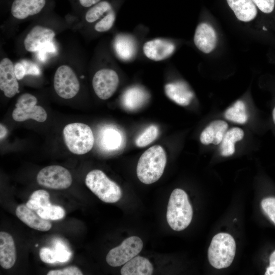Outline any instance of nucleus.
Returning <instances> with one entry per match:
<instances>
[{"label": "nucleus", "instance_id": "ea45409f", "mask_svg": "<svg viewBox=\"0 0 275 275\" xmlns=\"http://www.w3.org/2000/svg\"><path fill=\"white\" fill-rule=\"evenodd\" d=\"M265 275H275V250L269 257V265L266 268Z\"/></svg>", "mask_w": 275, "mask_h": 275}, {"label": "nucleus", "instance_id": "4468645a", "mask_svg": "<svg viewBox=\"0 0 275 275\" xmlns=\"http://www.w3.org/2000/svg\"><path fill=\"white\" fill-rule=\"evenodd\" d=\"M56 33L47 27L37 25L34 26L27 34L23 45L29 52L38 51L47 43L52 42Z\"/></svg>", "mask_w": 275, "mask_h": 275}, {"label": "nucleus", "instance_id": "7c9ffc66", "mask_svg": "<svg viewBox=\"0 0 275 275\" xmlns=\"http://www.w3.org/2000/svg\"><path fill=\"white\" fill-rule=\"evenodd\" d=\"M116 18V13L114 9L107 13L95 24L94 29L98 33L109 31L113 26Z\"/></svg>", "mask_w": 275, "mask_h": 275}, {"label": "nucleus", "instance_id": "bb28decb", "mask_svg": "<svg viewBox=\"0 0 275 275\" xmlns=\"http://www.w3.org/2000/svg\"><path fill=\"white\" fill-rule=\"evenodd\" d=\"M226 119L239 124H244L248 119L244 103L238 100L229 107L224 114Z\"/></svg>", "mask_w": 275, "mask_h": 275}, {"label": "nucleus", "instance_id": "6ab92c4d", "mask_svg": "<svg viewBox=\"0 0 275 275\" xmlns=\"http://www.w3.org/2000/svg\"><path fill=\"white\" fill-rule=\"evenodd\" d=\"M16 259V249L12 236L6 232H0V265L9 269L14 265Z\"/></svg>", "mask_w": 275, "mask_h": 275}, {"label": "nucleus", "instance_id": "9d476101", "mask_svg": "<svg viewBox=\"0 0 275 275\" xmlns=\"http://www.w3.org/2000/svg\"><path fill=\"white\" fill-rule=\"evenodd\" d=\"M119 84V77L113 69L103 68L94 74L92 86L96 95L102 100L111 97L116 91Z\"/></svg>", "mask_w": 275, "mask_h": 275}, {"label": "nucleus", "instance_id": "f704fd0d", "mask_svg": "<svg viewBox=\"0 0 275 275\" xmlns=\"http://www.w3.org/2000/svg\"><path fill=\"white\" fill-rule=\"evenodd\" d=\"M47 275H82V271L79 268L74 266H68L63 269L51 270Z\"/></svg>", "mask_w": 275, "mask_h": 275}, {"label": "nucleus", "instance_id": "f8f14e48", "mask_svg": "<svg viewBox=\"0 0 275 275\" xmlns=\"http://www.w3.org/2000/svg\"><path fill=\"white\" fill-rule=\"evenodd\" d=\"M123 133L117 127L108 125L100 130L97 144L99 148L103 151L112 152L119 150L125 145Z\"/></svg>", "mask_w": 275, "mask_h": 275}, {"label": "nucleus", "instance_id": "c03bdc74", "mask_svg": "<svg viewBox=\"0 0 275 275\" xmlns=\"http://www.w3.org/2000/svg\"><path fill=\"white\" fill-rule=\"evenodd\" d=\"M263 30H266V29H265V27H263Z\"/></svg>", "mask_w": 275, "mask_h": 275}, {"label": "nucleus", "instance_id": "412c9836", "mask_svg": "<svg viewBox=\"0 0 275 275\" xmlns=\"http://www.w3.org/2000/svg\"><path fill=\"white\" fill-rule=\"evenodd\" d=\"M148 98L149 94L144 89L134 86L128 88L124 91L121 101L125 109L132 111L141 108Z\"/></svg>", "mask_w": 275, "mask_h": 275}, {"label": "nucleus", "instance_id": "f03ea898", "mask_svg": "<svg viewBox=\"0 0 275 275\" xmlns=\"http://www.w3.org/2000/svg\"><path fill=\"white\" fill-rule=\"evenodd\" d=\"M193 214V208L185 191L180 188L173 190L169 198L166 214L170 227L176 231L185 229L191 223Z\"/></svg>", "mask_w": 275, "mask_h": 275}, {"label": "nucleus", "instance_id": "20e7f679", "mask_svg": "<svg viewBox=\"0 0 275 275\" xmlns=\"http://www.w3.org/2000/svg\"><path fill=\"white\" fill-rule=\"evenodd\" d=\"M64 140L72 153L82 155L93 147L94 137L89 126L81 123H73L65 126L63 131Z\"/></svg>", "mask_w": 275, "mask_h": 275}, {"label": "nucleus", "instance_id": "6e6552de", "mask_svg": "<svg viewBox=\"0 0 275 275\" xmlns=\"http://www.w3.org/2000/svg\"><path fill=\"white\" fill-rule=\"evenodd\" d=\"M143 247V242L140 237L130 236L108 252L106 257V261L111 266H120L136 256Z\"/></svg>", "mask_w": 275, "mask_h": 275}, {"label": "nucleus", "instance_id": "a878e982", "mask_svg": "<svg viewBox=\"0 0 275 275\" xmlns=\"http://www.w3.org/2000/svg\"><path fill=\"white\" fill-rule=\"evenodd\" d=\"M113 9L114 8L110 2L101 1L88 10L85 15V19L88 23L98 21Z\"/></svg>", "mask_w": 275, "mask_h": 275}, {"label": "nucleus", "instance_id": "37998d69", "mask_svg": "<svg viewBox=\"0 0 275 275\" xmlns=\"http://www.w3.org/2000/svg\"><path fill=\"white\" fill-rule=\"evenodd\" d=\"M272 119L273 124L275 125V105L272 111Z\"/></svg>", "mask_w": 275, "mask_h": 275}, {"label": "nucleus", "instance_id": "a211bd4d", "mask_svg": "<svg viewBox=\"0 0 275 275\" xmlns=\"http://www.w3.org/2000/svg\"><path fill=\"white\" fill-rule=\"evenodd\" d=\"M45 0H14L11 12L14 17L24 19L39 13L44 8Z\"/></svg>", "mask_w": 275, "mask_h": 275}, {"label": "nucleus", "instance_id": "aec40b11", "mask_svg": "<svg viewBox=\"0 0 275 275\" xmlns=\"http://www.w3.org/2000/svg\"><path fill=\"white\" fill-rule=\"evenodd\" d=\"M114 48L117 57L124 62L132 60L136 52L135 40L131 36L127 34H120L115 37Z\"/></svg>", "mask_w": 275, "mask_h": 275}, {"label": "nucleus", "instance_id": "f3484780", "mask_svg": "<svg viewBox=\"0 0 275 275\" xmlns=\"http://www.w3.org/2000/svg\"><path fill=\"white\" fill-rule=\"evenodd\" d=\"M24 204L18 205L15 210L17 217L23 223L34 229L40 231H47L52 227L51 223L41 217L36 212Z\"/></svg>", "mask_w": 275, "mask_h": 275}, {"label": "nucleus", "instance_id": "0eeeda50", "mask_svg": "<svg viewBox=\"0 0 275 275\" xmlns=\"http://www.w3.org/2000/svg\"><path fill=\"white\" fill-rule=\"evenodd\" d=\"M53 87L58 96L68 99L77 95L80 89V84L73 69L69 65H62L55 72Z\"/></svg>", "mask_w": 275, "mask_h": 275}, {"label": "nucleus", "instance_id": "473e14b6", "mask_svg": "<svg viewBox=\"0 0 275 275\" xmlns=\"http://www.w3.org/2000/svg\"><path fill=\"white\" fill-rule=\"evenodd\" d=\"M261 206L265 214L275 224V198L267 197L263 199Z\"/></svg>", "mask_w": 275, "mask_h": 275}, {"label": "nucleus", "instance_id": "c85d7f7f", "mask_svg": "<svg viewBox=\"0 0 275 275\" xmlns=\"http://www.w3.org/2000/svg\"><path fill=\"white\" fill-rule=\"evenodd\" d=\"M36 212L41 217L48 221L61 219L65 215V211L63 207L52 204L39 209Z\"/></svg>", "mask_w": 275, "mask_h": 275}, {"label": "nucleus", "instance_id": "cd10ccee", "mask_svg": "<svg viewBox=\"0 0 275 275\" xmlns=\"http://www.w3.org/2000/svg\"><path fill=\"white\" fill-rule=\"evenodd\" d=\"M49 194L46 190L39 189L34 191L26 205L31 209L38 211L39 209L51 205Z\"/></svg>", "mask_w": 275, "mask_h": 275}, {"label": "nucleus", "instance_id": "79ce46f5", "mask_svg": "<svg viewBox=\"0 0 275 275\" xmlns=\"http://www.w3.org/2000/svg\"><path fill=\"white\" fill-rule=\"evenodd\" d=\"M0 139L1 140H3L4 138H5L7 134V129L6 127L3 125V124H1L0 125Z\"/></svg>", "mask_w": 275, "mask_h": 275}, {"label": "nucleus", "instance_id": "e433bc0d", "mask_svg": "<svg viewBox=\"0 0 275 275\" xmlns=\"http://www.w3.org/2000/svg\"><path fill=\"white\" fill-rule=\"evenodd\" d=\"M21 62L25 67L26 75L39 76L41 74L40 68L36 64L27 60H22Z\"/></svg>", "mask_w": 275, "mask_h": 275}, {"label": "nucleus", "instance_id": "393cba45", "mask_svg": "<svg viewBox=\"0 0 275 275\" xmlns=\"http://www.w3.org/2000/svg\"><path fill=\"white\" fill-rule=\"evenodd\" d=\"M244 136V132L239 127H233L226 132L220 146L221 154L224 156H229L235 151V143Z\"/></svg>", "mask_w": 275, "mask_h": 275}, {"label": "nucleus", "instance_id": "423d86ee", "mask_svg": "<svg viewBox=\"0 0 275 275\" xmlns=\"http://www.w3.org/2000/svg\"><path fill=\"white\" fill-rule=\"evenodd\" d=\"M37 98L30 93H24L17 99L15 108L12 113L13 119L17 122L33 119L37 122H44L47 117L45 110L37 105Z\"/></svg>", "mask_w": 275, "mask_h": 275}, {"label": "nucleus", "instance_id": "7ed1b4c3", "mask_svg": "<svg viewBox=\"0 0 275 275\" xmlns=\"http://www.w3.org/2000/svg\"><path fill=\"white\" fill-rule=\"evenodd\" d=\"M236 252L233 237L227 233H219L212 239L208 250V258L213 267L225 268L232 263Z\"/></svg>", "mask_w": 275, "mask_h": 275}, {"label": "nucleus", "instance_id": "c756f323", "mask_svg": "<svg viewBox=\"0 0 275 275\" xmlns=\"http://www.w3.org/2000/svg\"><path fill=\"white\" fill-rule=\"evenodd\" d=\"M158 128L152 125L146 128L136 139L135 143L138 147H144L152 143L158 135Z\"/></svg>", "mask_w": 275, "mask_h": 275}, {"label": "nucleus", "instance_id": "2f4dec72", "mask_svg": "<svg viewBox=\"0 0 275 275\" xmlns=\"http://www.w3.org/2000/svg\"><path fill=\"white\" fill-rule=\"evenodd\" d=\"M54 251L56 253L58 262H66L71 258L72 253L66 246L61 241H57L54 244Z\"/></svg>", "mask_w": 275, "mask_h": 275}, {"label": "nucleus", "instance_id": "a19ab883", "mask_svg": "<svg viewBox=\"0 0 275 275\" xmlns=\"http://www.w3.org/2000/svg\"><path fill=\"white\" fill-rule=\"evenodd\" d=\"M80 4L84 7H91L101 0H78Z\"/></svg>", "mask_w": 275, "mask_h": 275}, {"label": "nucleus", "instance_id": "f257e3e1", "mask_svg": "<svg viewBox=\"0 0 275 275\" xmlns=\"http://www.w3.org/2000/svg\"><path fill=\"white\" fill-rule=\"evenodd\" d=\"M167 163L163 148L155 145L146 150L141 156L136 166V174L140 181L146 184L156 182L161 177Z\"/></svg>", "mask_w": 275, "mask_h": 275}, {"label": "nucleus", "instance_id": "4be33fe9", "mask_svg": "<svg viewBox=\"0 0 275 275\" xmlns=\"http://www.w3.org/2000/svg\"><path fill=\"white\" fill-rule=\"evenodd\" d=\"M228 127L227 123L223 120L213 121L201 132L200 137L201 142L204 145L219 144Z\"/></svg>", "mask_w": 275, "mask_h": 275}, {"label": "nucleus", "instance_id": "39448f33", "mask_svg": "<svg viewBox=\"0 0 275 275\" xmlns=\"http://www.w3.org/2000/svg\"><path fill=\"white\" fill-rule=\"evenodd\" d=\"M85 183L92 193L105 203H116L122 197L120 186L100 170H93L89 172Z\"/></svg>", "mask_w": 275, "mask_h": 275}, {"label": "nucleus", "instance_id": "4c0bfd02", "mask_svg": "<svg viewBox=\"0 0 275 275\" xmlns=\"http://www.w3.org/2000/svg\"><path fill=\"white\" fill-rule=\"evenodd\" d=\"M14 72L18 80L22 79L26 75L25 67L21 61L14 65Z\"/></svg>", "mask_w": 275, "mask_h": 275}, {"label": "nucleus", "instance_id": "dca6fc26", "mask_svg": "<svg viewBox=\"0 0 275 275\" xmlns=\"http://www.w3.org/2000/svg\"><path fill=\"white\" fill-rule=\"evenodd\" d=\"M166 96L177 104L185 106L189 104L194 98V93L183 81H177L164 86Z\"/></svg>", "mask_w": 275, "mask_h": 275}, {"label": "nucleus", "instance_id": "b1692460", "mask_svg": "<svg viewBox=\"0 0 275 275\" xmlns=\"http://www.w3.org/2000/svg\"><path fill=\"white\" fill-rule=\"evenodd\" d=\"M153 267L149 260L143 257L135 256L122 267V275H151Z\"/></svg>", "mask_w": 275, "mask_h": 275}, {"label": "nucleus", "instance_id": "58836bf2", "mask_svg": "<svg viewBox=\"0 0 275 275\" xmlns=\"http://www.w3.org/2000/svg\"><path fill=\"white\" fill-rule=\"evenodd\" d=\"M56 51L55 47L52 42H50L44 44L42 48L38 51H39V58L41 60L44 59V56L46 52H54Z\"/></svg>", "mask_w": 275, "mask_h": 275}, {"label": "nucleus", "instance_id": "ddd939ff", "mask_svg": "<svg viewBox=\"0 0 275 275\" xmlns=\"http://www.w3.org/2000/svg\"><path fill=\"white\" fill-rule=\"evenodd\" d=\"M19 84L14 72V65L9 58H5L0 62V89L8 98L19 93Z\"/></svg>", "mask_w": 275, "mask_h": 275}, {"label": "nucleus", "instance_id": "1a4fd4ad", "mask_svg": "<svg viewBox=\"0 0 275 275\" xmlns=\"http://www.w3.org/2000/svg\"><path fill=\"white\" fill-rule=\"evenodd\" d=\"M38 183L46 188L64 189L72 184V178L70 172L61 166L53 165L41 169L37 176Z\"/></svg>", "mask_w": 275, "mask_h": 275}, {"label": "nucleus", "instance_id": "9b49d317", "mask_svg": "<svg viewBox=\"0 0 275 275\" xmlns=\"http://www.w3.org/2000/svg\"><path fill=\"white\" fill-rule=\"evenodd\" d=\"M175 45L169 40L155 38L145 42L142 47L144 56L148 59L155 62L164 60L174 52Z\"/></svg>", "mask_w": 275, "mask_h": 275}, {"label": "nucleus", "instance_id": "2eb2a0df", "mask_svg": "<svg viewBox=\"0 0 275 275\" xmlns=\"http://www.w3.org/2000/svg\"><path fill=\"white\" fill-rule=\"evenodd\" d=\"M216 35L213 28L206 23H201L197 27L194 41L196 46L202 52L208 53L216 44Z\"/></svg>", "mask_w": 275, "mask_h": 275}, {"label": "nucleus", "instance_id": "5701e85b", "mask_svg": "<svg viewBox=\"0 0 275 275\" xmlns=\"http://www.w3.org/2000/svg\"><path fill=\"white\" fill-rule=\"evenodd\" d=\"M229 6L240 21L248 22L257 14L256 6L252 0H226Z\"/></svg>", "mask_w": 275, "mask_h": 275}, {"label": "nucleus", "instance_id": "c9c22d12", "mask_svg": "<svg viewBox=\"0 0 275 275\" xmlns=\"http://www.w3.org/2000/svg\"><path fill=\"white\" fill-rule=\"evenodd\" d=\"M255 5L263 12L271 13L274 8L275 0H252Z\"/></svg>", "mask_w": 275, "mask_h": 275}, {"label": "nucleus", "instance_id": "72a5a7b5", "mask_svg": "<svg viewBox=\"0 0 275 275\" xmlns=\"http://www.w3.org/2000/svg\"><path fill=\"white\" fill-rule=\"evenodd\" d=\"M39 256L42 261L46 263L52 264L57 262L54 250L49 248L43 247L41 248L39 251Z\"/></svg>", "mask_w": 275, "mask_h": 275}]
</instances>
